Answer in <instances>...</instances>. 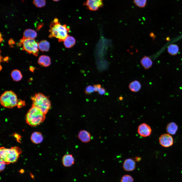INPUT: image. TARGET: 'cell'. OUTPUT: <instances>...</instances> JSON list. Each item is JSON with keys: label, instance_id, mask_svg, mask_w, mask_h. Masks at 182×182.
Here are the masks:
<instances>
[{"label": "cell", "instance_id": "cell-30", "mask_svg": "<svg viewBox=\"0 0 182 182\" xmlns=\"http://www.w3.org/2000/svg\"><path fill=\"white\" fill-rule=\"evenodd\" d=\"M93 86L95 92H97L98 90L101 87V85L99 84L94 85Z\"/></svg>", "mask_w": 182, "mask_h": 182}, {"label": "cell", "instance_id": "cell-31", "mask_svg": "<svg viewBox=\"0 0 182 182\" xmlns=\"http://www.w3.org/2000/svg\"><path fill=\"white\" fill-rule=\"evenodd\" d=\"M8 42L9 44L10 45H11L15 44V42L12 39H10L9 40Z\"/></svg>", "mask_w": 182, "mask_h": 182}, {"label": "cell", "instance_id": "cell-35", "mask_svg": "<svg viewBox=\"0 0 182 182\" xmlns=\"http://www.w3.org/2000/svg\"><path fill=\"white\" fill-rule=\"evenodd\" d=\"M34 69L35 68L34 67L32 66H31L30 67L29 69L30 71H32V72L34 71Z\"/></svg>", "mask_w": 182, "mask_h": 182}, {"label": "cell", "instance_id": "cell-27", "mask_svg": "<svg viewBox=\"0 0 182 182\" xmlns=\"http://www.w3.org/2000/svg\"><path fill=\"white\" fill-rule=\"evenodd\" d=\"M6 164L5 162L2 160L0 159V171L1 172L4 170L5 167V165Z\"/></svg>", "mask_w": 182, "mask_h": 182}, {"label": "cell", "instance_id": "cell-37", "mask_svg": "<svg viewBox=\"0 0 182 182\" xmlns=\"http://www.w3.org/2000/svg\"><path fill=\"white\" fill-rule=\"evenodd\" d=\"M3 40V38L2 37V35L1 33H0V42H1Z\"/></svg>", "mask_w": 182, "mask_h": 182}, {"label": "cell", "instance_id": "cell-13", "mask_svg": "<svg viewBox=\"0 0 182 182\" xmlns=\"http://www.w3.org/2000/svg\"><path fill=\"white\" fill-rule=\"evenodd\" d=\"M30 138L32 142L36 144L40 143L43 139V136L41 133L38 131H35L33 133Z\"/></svg>", "mask_w": 182, "mask_h": 182}, {"label": "cell", "instance_id": "cell-38", "mask_svg": "<svg viewBox=\"0 0 182 182\" xmlns=\"http://www.w3.org/2000/svg\"><path fill=\"white\" fill-rule=\"evenodd\" d=\"M1 56L0 57V62H1L3 61L4 58L2 57L1 56Z\"/></svg>", "mask_w": 182, "mask_h": 182}, {"label": "cell", "instance_id": "cell-4", "mask_svg": "<svg viewBox=\"0 0 182 182\" xmlns=\"http://www.w3.org/2000/svg\"><path fill=\"white\" fill-rule=\"evenodd\" d=\"M32 106L40 110L46 115L50 109L51 103L49 98L41 93L35 94L31 98Z\"/></svg>", "mask_w": 182, "mask_h": 182}, {"label": "cell", "instance_id": "cell-26", "mask_svg": "<svg viewBox=\"0 0 182 182\" xmlns=\"http://www.w3.org/2000/svg\"><path fill=\"white\" fill-rule=\"evenodd\" d=\"M95 92L94 86L91 85L87 86L85 88L84 92L86 95H89Z\"/></svg>", "mask_w": 182, "mask_h": 182}, {"label": "cell", "instance_id": "cell-10", "mask_svg": "<svg viewBox=\"0 0 182 182\" xmlns=\"http://www.w3.org/2000/svg\"><path fill=\"white\" fill-rule=\"evenodd\" d=\"M135 167V161L131 158H128L125 160L123 165V168L124 170L127 171L134 170Z\"/></svg>", "mask_w": 182, "mask_h": 182}, {"label": "cell", "instance_id": "cell-9", "mask_svg": "<svg viewBox=\"0 0 182 182\" xmlns=\"http://www.w3.org/2000/svg\"><path fill=\"white\" fill-rule=\"evenodd\" d=\"M152 129L146 123L140 124L138 128V132L140 135L144 137L149 136L151 134Z\"/></svg>", "mask_w": 182, "mask_h": 182}, {"label": "cell", "instance_id": "cell-32", "mask_svg": "<svg viewBox=\"0 0 182 182\" xmlns=\"http://www.w3.org/2000/svg\"><path fill=\"white\" fill-rule=\"evenodd\" d=\"M44 24L42 23H39L37 26V30L38 31L43 26Z\"/></svg>", "mask_w": 182, "mask_h": 182}, {"label": "cell", "instance_id": "cell-12", "mask_svg": "<svg viewBox=\"0 0 182 182\" xmlns=\"http://www.w3.org/2000/svg\"><path fill=\"white\" fill-rule=\"evenodd\" d=\"M62 161V165L64 167H69L74 164L75 160L72 154H66L63 156Z\"/></svg>", "mask_w": 182, "mask_h": 182}, {"label": "cell", "instance_id": "cell-33", "mask_svg": "<svg viewBox=\"0 0 182 182\" xmlns=\"http://www.w3.org/2000/svg\"><path fill=\"white\" fill-rule=\"evenodd\" d=\"M9 59V57H6L3 59V61L8 62Z\"/></svg>", "mask_w": 182, "mask_h": 182}, {"label": "cell", "instance_id": "cell-15", "mask_svg": "<svg viewBox=\"0 0 182 182\" xmlns=\"http://www.w3.org/2000/svg\"><path fill=\"white\" fill-rule=\"evenodd\" d=\"M128 87L131 91L134 92H137L141 89V85L139 81L135 80L129 84Z\"/></svg>", "mask_w": 182, "mask_h": 182}, {"label": "cell", "instance_id": "cell-22", "mask_svg": "<svg viewBox=\"0 0 182 182\" xmlns=\"http://www.w3.org/2000/svg\"><path fill=\"white\" fill-rule=\"evenodd\" d=\"M168 52L172 55H175L177 54L179 51V48L176 44H171L168 47Z\"/></svg>", "mask_w": 182, "mask_h": 182}, {"label": "cell", "instance_id": "cell-14", "mask_svg": "<svg viewBox=\"0 0 182 182\" xmlns=\"http://www.w3.org/2000/svg\"><path fill=\"white\" fill-rule=\"evenodd\" d=\"M38 62L39 65L43 67L48 66L51 63L50 57L44 55L39 57Z\"/></svg>", "mask_w": 182, "mask_h": 182}, {"label": "cell", "instance_id": "cell-36", "mask_svg": "<svg viewBox=\"0 0 182 182\" xmlns=\"http://www.w3.org/2000/svg\"><path fill=\"white\" fill-rule=\"evenodd\" d=\"M24 172V170L23 169H21L19 171V172L21 174L23 173Z\"/></svg>", "mask_w": 182, "mask_h": 182}, {"label": "cell", "instance_id": "cell-3", "mask_svg": "<svg viewBox=\"0 0 182 182\" xmlns=\"http://www.w3.org/2000/svg\"><path fill=\"white\" fill-rule=\"evenodd\" d=\"M45 115L39 109L32 106L26 115V123L31 127L39 125L45 120Z\"/></svg>", "mask_w": 182, "mask_h": 182}, {"label": "cell", "instance_id": "cell-5", "mask_svg": "<svg viewBox=\"0 0 182 182\" xmlns=\"http://www.w3.org/2000/svg\"><path fill=\"white\" fill-rule=\"evenodd\" d=\"M0 103L3 107L12 108L17 105L18 102L16 95L11 90L4 92L0 97Z\"/></svg>", "mask_w": 182, "mask_h": 182}, {"label": "cell", "instance_id": "cell-34", "mask_svg": "<svg viewBox=\"0 0 182 182\" xmlns=\"http://www.w3.org/2000/svg\"><path fill=\"white\" fill-rule=\"evenodd\" d=\"M141 158L139 157H137L135 158V161H137V162L141 160Z\"/></svg>", "mask_w": 182, "mask_h": 182}, {"label": "cell", "instance_id": "cell-17", "mask_svg": "<svg viewBox=\"0 0 182 182\" xmlns=\"http://www.w3.org/2000/svg\"><path fill=\"white\" fill-rule=\"evenodd\" d=\"M141 65L145 69H147L151 67L153 64L152 61L148 57L145 56L141 60Z\"/></svg>", "mask_w": 182, "mask_h": 182}, {"label": "cell", "instance_id": "cell-7", "mask_svg": "<svg viewBox=\"0 0 182 182\" xmlns=\"http://www.w3.org/2000/svg\"><path fill=\"white\" fill-rule=\"evenodd\" d=\"M103 0H86L83 3V5L89 10L96 11L103 6Z\"/></svg>", "mask_w": 182, "mask_h": 182}, {"label": "cell", "instance_id": "cell-28", "mask_svg": "<svg viewBox=\"0 0 182 182\" xmlns=\"http://www.w3.org/2000/svg\"><path fill=\"white\" fill-rule=\"evenodd\" d=\"M106 91L104 87H101L98 90L97 92L99 95H103L105 94Z\"/></svg>", "mask_w": 182, "mask_h": 182}, {"label": "cell", "instance_id": "cell-25", "mask_svg": "<svg viewBox=\"0 0 182 182\" xmlns=\"http://www.w3.org/2000/svg\"><path fill=\"white\" fill-rule=\"evenodd\" d=\"M33 3L37 7L41 8L45 5L46 1L45 0H33Z\"/></svg>", "mask_w": 182, "mask_h": 182}, {"label": "cell", "instance_id": "cell-40", "mask_svg": "<svg viewBox=\"0 0 182 182\" xmlns=\"http://www.w3.org/2000/svg\"><path fill=\"white\" fill-rule=\"evenodd\" d=\"M53 0V1H54L57 2V1H60V0Z\"/></svg>", "mask_w": 182, "mask_h": 182}, {"label": "cell", "instance_id": "cell-23", "mask_svg": "<svg viewBox=\"0 0 182 182\" xmlns=\"http://www.w3.org/2000/svg\"><path fill=\"white\" fill-rule=\"evenodd\" d=\"M134 3L137 6L140 8H143L147 4V0H133Z\"/></svg>", "mask_w": 182, "mask_h": 182}, {"label": "cell", "instance_id": "cell-20", "mask_svg": "<svg viewBox=\"0 0 182 182\" xmlns=\"http://www.w3.org/2000/svg\"><path fill=\"white\" fill-rule=\"evenodd\" d=\"M37 36L36 32L34 30L28 29L26 30L23 33V37L28 39H34Z\"/></svg>", "mask_w": 182, "mask_h": 182}, {"label": "cell", "instance_id": "cell-21", "mask_svg": "<svg viewBox=\"0 0 182 182\" xmlns=\"http://www.w3.org/2000/svg\"><path fill=\"white\" fill-rule=\"evenodd\" d=\"M11 76L13 80L16 81L21 80L22 77L20 71L17 69L14 70L12 72Z\"/></svg>", "mask_w": 182, "mask_h": 182}, {"label": "cell", "instance_id": "cell-29", "mask_svg": "<svg viewBox=\"0 0 182 182\" xmlns=\"http://www.w3.org/2000/svg\"><path fill=\"white\" fill-rule=\"evenodd\" d=\"M25 105V103L24 101H18L17 104V106L18 107L20 108Z\"/></svg>", "mask_w": 182, "mask_h": 182}, {"label": "cell", "instance_id": "cell-16", "mask_svg": "<svg viewBox=\"0 0 182 182\" xmlns=\"http://www.w3.org/2000/svg\"><path fill=\"white\" fill-rule=\"evenodd\" d=\"M178 129V126L174 122H171L168 123L166 127V130L168 133L171 135L175 134Z\"/></svg>", "mask_w": 182, "mask_h": 182}, {"label": "cell", "instance_id": "cell-6", "mask_svg": "<svg viewBox=\"0 0 182 182\" xmlns=\"http://www.w3.org/2000/svg\"><path fill=\"white\" fill-rule=\"evenodd\" d=\"M18 45L19 47L22 46V50L25 51L29 54L32 53L37 56L38 53V42L34 39L25 38L23 37Z\"/></svg>", "mask_w": 182, "mask_h": 182}, {"label": "cell", "instance_id": "cell-18", "mask_svg": "<svg viewBox=\"0 0 182 182\" xmlns=\"http://www.w3.org/2000/svg\"><path fill=\"white\" fill-rule=\"evenodd\" d=\"M38 48L41 51H48L50 49V44L47 41L44 40L38 42Z\"/></svg>", "mask_w": 182, "mask_h": 182}, {"label": "cell", "instance_id": "cell-39", "mask_svg": "<svg viewBox=\"0 0 182 182\" xmlns=\"http://www.w3.org/2000/svg\"><path fill=\"white\" fill-rule=\"evenodd\" d=\"M123 99V98L122 97H119V99L120 100H122Z\"/></svg>", "mask_w": 182, "mask_h": 182}, {"label": "cell", "instance_id": "cell-19", "mask_svg": "<svg viewBox=\"0 0 182 182\" xmlns=\"http://www.w3.org/2000/svg\"><path fill=\"white\" fill-rule=\"evenodd\" d=\"M63 42L65 47L66 48H71L75 45L76 40L73 37L69 35Z\"/></svg>", "mask_w": 182, "mask_h": 182}, {"label": "cell", "instance_id": "cell-24", "mask_svg": "<svg viewBox=\"0 0 182 182\" xmlns=\"http://www.w3.org/2000/svg\"><path fill=\"white\" fill-rule=\"evenodd\" d=\"M121 182H134V179L130 175H125L122 177Z\"/></svg>", "mask_w": 182, "mask_h": 182}, {"label": "cell", "instance_id": "cell-8", "mask_svg": "<svg viewBox=\"0 0 182 182\" xmlns=\"http://www.w3.org/2000/svg\"><path fill=\"white\" fill-rule=\"evenodd\" d=\"M160 144L165 147H168L171 146L174 142L172 136L168 133H165L162 134L159 139Z\"/></svg>", "mask_w": 182, "mask_h": 182}, {"label": "cell", "instance_id": "cell-2", "mask_svg": "<svg viewBox=\"0 0 182 182\" xmlns=\"http://www.w3.org/2000/svg\"><path fill=\"white\" fill-rule=\"evenodd\" d=\"M18 147H12L10 148L2 147L0 148V159L4 161L6 165L16 162L22 153Z\"/></svg>", "mask_w": 182, "mask_h": 182}, {"label": "cell", "instance_id": "cell-1", "mask_svg": "<svg viewBox=\"0 0 182 182\" xmlns=\"http://www.w3.org/2000/svg\"><path fill=\"white\" fill-rule=\"evenodd\" d=\"M50 27L49 31L50 33L49 37H55L58 39L59 42L63 41L69 35L70 28L66 25L61 24L57 18L54 19L53 22L50 24Z\"/></svg>", "mask_w": 182, "mask_h": 182}, {"label": "cell", "instance_id": "cell-11", "mask_svg": "<svg viewBox=\"0 0 182 182\" xmlns=\"http://www.w3.org/2000/svg\"><path fill=\"white\" fill-rule=\"evenodd\" d=\"M78 138L81 142L85 143L89 142L91 139L90 133L84 130H81L79 131L78 134Z\"/></svg>", "mask_w": 182, "mask_h": 182}]
</instances>
